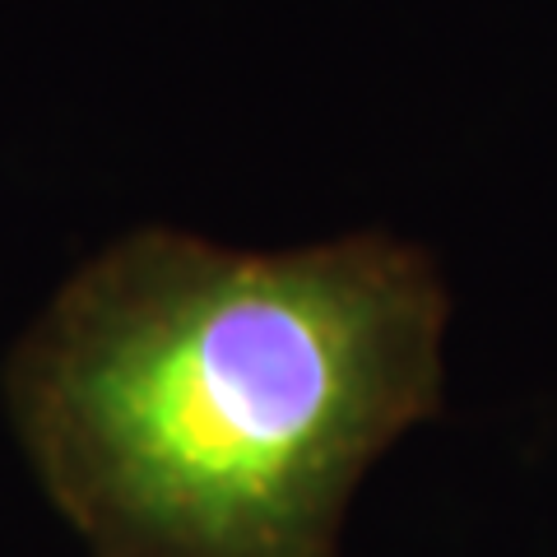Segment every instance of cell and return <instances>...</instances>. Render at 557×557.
<instances>
[{"label":"cell","instance_id":"cell-1","mask_svg":"<svg viewBox=\"0 0 557 557\" xmlns=\"http://www.w3.org/2000/svg\"><path fill=\"white\" fill-rule=\"evenodd\" d=\"M446 317L437 260L395 233L135 228L10 348L5 409L89 557H339L362 474L442 413Z\"/></svg>","mask_w":557,"mask_h":557}]
</instances>
